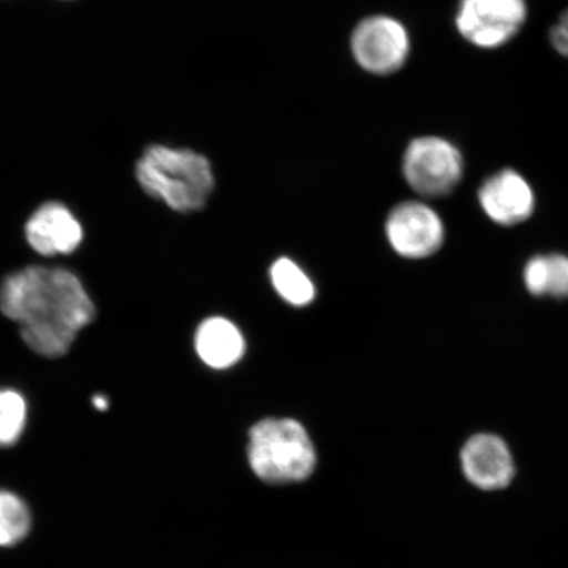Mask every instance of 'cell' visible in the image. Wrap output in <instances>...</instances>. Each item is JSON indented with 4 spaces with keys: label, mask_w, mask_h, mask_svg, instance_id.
<instances>
[{
    "label": "cell",
    "mask_w": 568,
    "mask_h": 568,
    "mask_svg": "<svg viewBox=\"0 0 568 568\" xmlns=\"http://www.w3.org/2000/svg\"><path fill=\"white\" fill-rule=\"evenodd\" d=\"M385 231L394 252L407 260L432 257L445 241L443 219L428 204L417 201L403 202L390 210Z\"/></svg>",
    "instance_id": "obj_8"
},
{
    "label": "cell",
    "mask_w": 568,
    "mask_h": 568,
    "mask_svg": "<svg viewBox=\"0 0 568 568\" xmlns=\"http://www.w3.org/2000/svg\"><path fill=\"white\" fill-rule=\"evenodd\" d=\"M94 406L98 409L104 410V409H106V407H109V403H106L105 397L97 396L94 399Z\"/></svg>",
    "instance_id": "obj_17"
},
{
    "label": "cell",
    "mask_w": 568,
    "mask_h": 568,
    "mask_svg": "<svg viewBox=\"0 0 568 568\" xmlns=\"http://www.w3.org/2000/svg\"><path fill=\"white\" fill-rule=\"evenodd\" d=\"M524 283L529 294L550 296L554 300L568 297V257L554 253L536 255L524 268Z\"/></svg>",
    "instance_id": "obj_12"
},
{
    "label": "cell",
    "mask_w": 568,
    "mask_h": 568,
    "mask_svg": "<svg viewBox=\"0 0 568 568\" xmlns=\"http://www.w3.org/2000/svg\"><path fill=\"white\" fill-rule=\"evenodd\" d=\"M550 41L559 54L568 59V10L559 18L550 32Z\"/></svg>",
    "instance_id": "obj_16"
},
{
    "label": "cell",
    "mask_w": 568,
    "mask_h": 568,
    "mask_svg": "<svg viewBox=\"0 0 568 568\" xmlns=\"http://www.w3.org/2000/svg\"><path fill=\"white\" fill-rule=\"evenodd\" d=\"M31 529V515L17 495L0 489V546L21 541Z\"/></svg>",
    "instance_id": "obj_14"
},
{
    "label": "cell",
    "mask_w": 568,
    "mask_h": 568,
    "mask_svg": "<svg viewBox=\"0 0 568 568\" xmlns=\"http://www.w3.org/2000/svg\"><path fill=\"white\" fill-rule=\"evenodd\" d=\"M0 312L20 326L36 354L60 358L94 320L95 305L68 270L30 266L0 284Z\"/></svg>",
    "instance_id": "obj_1"
},
{
    "label": "cell",
    "mask_w": 568,
    "mask_h": 568,
    "mask_svg": "<svg viewBox=\"0 0 568 568\" xmlns=\"http://www.w3.org/2000/svg\"><path fill=\"white\" fill-rule=\"evenodd\" d=\"M26 417L23 396L12 389L0 390V446L18 442L24 429Z\"/></svg>",
    "instance_id": "obj_15"
},
{
    "label": "cell",
    "mask_w": 568,
    "mask_h": 568,
    "mask_svg": "<svg viewBox=\"0 0 568 568\" xmlns=\"http://www.w3.org/2000/svg\"><path fill=\"white\" fill-rule=\"evenodd\" d=\"M248 464L268 483L307 479L316 465V452L307 430L293 418H265L248 432Z\"/></svg>",
    "instance_id": "obj_3"
},
{
    "label": "cell",
    "mask_w": 568,
    "mask_h": 568,
    "mask_svg": "<svg viewBox=\"0 0 568 568\" xmlns=\"http://www.w3.org/2000/svg\"><path fill=\"white\" fill-rule=\"evenodd\" d=\"M462 480L483 495L509 491L518 478V460L513 444L494 430L468 435L457 450Z\"/></svg>",
    "instance_id": "obj_4"
},
{
    "label": "cell",
    "mask_w": 568,
    "mask_h": 568,
    "mask_svg": "<svg viewBox=\"0 0 568 568\" xmlns=\"http://www.w3.org/2000/svg\"><path fill=\"white\" fill-rule=\"evenodd\" d=\"M268 275L276 294L294 307H305L315 301L314 282L293 260L287 257L276 260L270 267Z\"/></svg>",
    "instance_id": "obj_13"
},
{
    "label": "cell",
    "mask_w": 568,
    "mask_h": 568,
    "mask_svg": "<svg viewBox=\"0 0 568 568\" xmlns=\"http://www.w3.org/2000/svg\"><path fill=\"white\" fill-rule=\"evenodd\" d=\"M351 52L357 65L373 75L399 71L410 53L406 26L388 16L362 19L351 34Z\"/></svg>",
    "instance_id": "obj_6"
},
{
    "label": "cell",
    "mask_w": 568,
    "mask_h": 568,
    "mask_svg": "<svg viewBox=\"0 0 568 568\" xmlns=\"http://www.w3.org/2000/svg\"><path fill=\"white\" fill-rule=\"evenodd\" d=\"M197 357L213 371H226L244 358L246 343L243 332L222 316L205 318L194 337Z\"/></svg>",
    "instance_id": "obj_11"
},
{
    "label": "cell",
    "mask_w": 568,
    "mask_h": 568,
    "mask_svg": "<svg viewBox=\"0 0 568 568\" xmlns=\"http://www.w3.org/2000/svg\"><path fill=\"white\" fill-rule=\"evenodd\" d=\"M527 12L525 0H460L456 23L468 42L493 49L520 31Z\"/></svg>",
    "instance_id": "obj_7"
},
{
    "label": "cell",
    "mask_w": 568,
    "mask_h": 568,
    "mask_svg": "<svg viewBox=\"0 0 568 568\" xmlns=\"http://www.w3.org/2000/svg\"><path fill=\"white\" fill-rule=\"evenodd\" d=\"M403 175L416 194L426 199L453 193L464 176V158L450 141L436 136L417 138L403 155Z\"/></svg>",
    "instance_id": "obj_5"
},
{
    "label": "cell",
    "mask_w": 568,
    "mask_h": 568,
    "mask_svg": "<svg viewBox=\"0 0 568 568\" xmlns=\"http://www.w3.org/2000/svg\"><path fill=\"white\" fill-rule=\"evenodd\" d=\"M26 237L34 252L53 257L73 253L82 243L83 231L65 205L47 203L28 220Z\"/></svg>",
    "instance_id": "obj_10"
},
{
    "label": "cell",
    "mask_w": 568,
    "mask_h": 568,
    "mask_svg": "<svg viewBox=\"0 0 568 568\" xmlns=\"http://www.w3.org/2000/svg\"><path fill=\"white\" fill-rule=\"evenodd\" d=\"M136 176L149 196L181 213L202 211L215 189L210 160L189 148L149 145L138 161Z\"/></svg>",
    "instance_id": "obj_2"
},
{
    "label": "cell",
    "mask_w": 568,
    "mask_h": 568,
    "mask_svg": "<svg viewBox=\"0 0 568 568\" xmlns=\"http://www.w3.org/2000/svg\"><path fill=\"white\" fill-rule=\"evenodd\" d=\"M478 199L486 215L503 226L527 222L536 209L530 184L510 169L487 178L479 189Z\"/></svg>",
    "instance_id": "obj_9"
}]
</instances>
